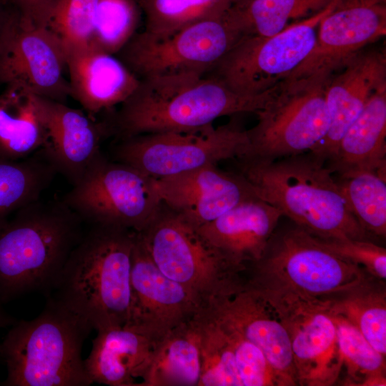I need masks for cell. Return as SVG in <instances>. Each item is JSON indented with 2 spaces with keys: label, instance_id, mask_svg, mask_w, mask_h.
Segmentation results:
<instances>
[{
  "label": "cell",
  "instance_id": "obj_12",
  "mask_svg": "<svg viewBox=\"0 0 386 386\" xmlns=\"http://www.w3.org/2000/svg\"><path fill=\"white\" fill-rule=\"evenodd\" d=\"M226 13L166 35L136 32L118 58L139 79L186 73L205 75L242 37Z\"/></svg>",
  "mask_w": 386,
  "mask_h": 386
},
{
  "label": "cell",
  "instance_id": "obj_6",
  "mask_svg": "<svg viewBox=\"0 0 386 386\" xmlns=\"http://www.w3.org/2000/svg\"><path fill=\"white\" fill-rule=\"evenodd\" d=\"M246 282L264 293L306 299H330L362 283L370 276L320 245L297 226L274 233Z\"/></svg>",
  "mask_w": 386,
  "mask_h": 386
},
{
  "label": "cell",
  "instance_id": "obj_21",
  "mask_svg": "<svg viewBox=\"0 0 386 386\" xmlns=\"http://www.w3.org/2000/svg\"><path fill=\"white\" fill-rule=\"evenodd\" d=\"M281 217L277 208L256 197L198 229L223 257L244 272L262 256Z\"/></svg>",
  "mask_w": 386,
  "mask_h": 386
},
{
  "label": "cell",
  "instance_id": "obj_11",
  "mask_svg": "<svg viewBox=\"0 0 386 386\" xmlns=\"http://www.w3.org/2000/svg\"><path fill=\"white\" fill-rule=\"evenodd\" d=\"M248 145L247 130L233 124L210 125L196 132L143 134L122 139L113 160L161 179L239 159Z\"/></svg>",
  "mask_w": 386,
  "mask_h": 386
},
{
  "label": "cell",
  "instance_id": "obj_26",
  "mask_svg": "<svg viewBox=\"0 0 386 386\" xmlns=\"http://www.w3.org/2000/svg\"><path fill=\"white\" fill-rule=\"evenodd\" d=\"M47 132L39 96L17 84L0 94V158L24 159L42 149Z\"/></svg>",
  "mask_w": 386,
  "mask_h": 386
},
{
  "label": "cell",
  "instance_id": "obj_31",
  "mask_svg": "<svg viewBox=\"0 0 386 386\" xmlns=\"http://www.w3.org/2000/svg\"><path fill=\"white\" fill-rule=\"evenodd\" d=\"M98 0H46L31 18L64 51L91 44Z\"/></svg>",
  "mask_w": 386,
  "mask_h": 386
},
{
  "label": "cell",
  "instance_id": "obj_29",
  "mask_svg": "<svg viewBox=\"0 0 386 386\" xmlns=\"http://www.w3.org/2000/svg\"><path fill=\"white\" fill-rule=\"evenodd\" d=\"M332 0H249L233 4L227 17L242 36H269L324 9Z\"/></svg>",
  "mask_w": 386,
  "mask_h": 386
},
{
  "label": "cell",
  "instance_id": "obj_20",
  "mask_svg": "<svg viewBox=\"0 0 386 386\" xmlns=\"http://www.w3.org/2000/svg\"><path fill=\"white\" fill-rule=\"evenodd\" d=\"M326 89L330 127L324 139L310 152L327 162L334 154L348 127L357 117L371 96L386 85L385 50H362L352 56Z\"/></svg>",
  "mask_w": 386,
  "mask_h": 386
},
{
  "label": "cell",
  "instance_id": "obj_34",
  "mask_svg": "<svg viewBox=\"0 0 386 386\" xmlns=\"http://www.w3.org/2000/svg\"><path fill=\"white\" fill-rule=\"evenodd\" d=\"M231 0H148L139 6L144 31L166 35L192 24L223 16Z\"/></svg>",
  "mask_w": 386,
  "mask_h": 386
},
{
  "label": "cell",
  "instance_id": "obj_24",
  "mask_svg": "<svg viewBox=\"0 0 386 386\" xmlns=\"http://www.w3.org/2000/svg\"><path fill=\"white\" fill-rule=\"evenodd\" d=\"M385 138L386 85H384L371 96L345 132L327 167L340 178L361 172H373L385 179Z\"/></svg>",
  "mask_w": 386,
  "mask_h": 386
},
{
  "label": "cell",
  "instance_id": "obj_38",
  "mask_svg": "<svg viewBox=\"0 0 386 386\" xmlns=\"http://www.w3.org/2000/svg\"><path fill=\"white\" fill-rule=\"evenodd\" d=\"M1 302L0 301V303ZM13 320L4 312L0 305V329L6 325L11 324Z\"/></svg>",
  "mask_w": 386,
  "mask_h": 386
},
{
  "label": "cell",
  "instance_id": "obj_15",
  "mask_svg": "<svg viewBox=\"0 0 386 386\" xmlns=\"http://www.w3.org/2000/svg\"><path fill=\"white\" fill-rule=\"evenodd\" d=\"M385 34L386 1L340 0L320 21L312 51L282 82L328 79Z\"/></svg>",
  "mask_w": 386,
  "mask_h": 386
},
{
  "label": "cell",
  "instance_id": "obj_4",
  "mask_svg": "<svg viewBox=\"0 0 386 386\" xmlns=\"http://www.w3.org/2000/svg\"><path fill=\"white\" fill-rule=\"evenodd\" d=\"M85 222L61 201L40 199L0 227V301L47 293L82 237Z\"/></svg>",
  "mask_w": 386,
  "mask_h": 386
},
{
  "label": "cell",
  "instance_id": "obj_3",
  "mask_svg": "<svg viewBox=\"0 0 386 386\" xmlns=\"http://www.w3.org/2000/svg\"><path fill=\"white\" fill-rule=\"evenodd\" d=\"M325 164L309 152L269 162L238 161L240 174L256 197L309 234L368 239Z\"/></svg>",
  "mask_w": 386,
  "mask_h": 386
},
{
  "label": "cell",
  "instance_id": "obj_22",
  "mask_svg": "<svg viewBox=\"0 0 386 386\" xmlns=\"http://www.w3.org/2000/svg\"><path fill=\"white\" fill-rule=\"evenodd\" d=\"M65 54L70 96L91 117L120 105L139 85L140 79L119 58L92 45Z\"/></svg>",
  "mask_w": 386,
  "mask_h": 386
},
{
  "label": "cell",
  "instance_id": "obj_40",
  "mask_svg": "<svg viewBox=\"0 0 386 386\" xmlns=\"http://www.w3.org/2000/svg\"><path fill=\"white\" fill-rule=\"evenodd\" d=\"M231 1H232V5H233V4H242V3H244V2L248 1L249 0H231Z\"/></svg>",
  "mask_w": 386,
  "mask_h": 386
},
{
  "label": "cell",
  "instance_id": "obj_19",
  "mask_svg": "<svg viewBox=\"0 0 386 386\" xmlns=\"http://www.w3.org/2000/svg\"><path fill=\"white\" fill-rule=\"evenodd\" d=\"M39 105L47 132L41 149L73 186L102 154V140L109 136L106 125L65 103L39 96Z\"/></svg>",
  "mask_w": 386,
  "mask_h": 386
},
{
  "label": "cell",
  "instance_id": "obj_10",
  "mask_svg": "<svg viewBox=\"0 0 386 386\" xmlns=\"http://www.w3.org/2000/svg\"><path fill=\"white\" fill-rule=\"evenodd\" d=\"M62 201L89 224L142 231L162 202L154 179L102 154Z\"/></svg>",
  "mask_w": 386,
  "mask_h": 386
},
{
  "label": "cell",
  "instance_id": "obj_39",
  "mask_svg": "<svg viewBox=\"0 0 386 386\" xmlns=\"http://www.w3.org/2000/svg\"><path fill=\"white\" fill-rule=\"evenodd\" d=\"M5 9V4L0 0V29L4 17Z\"/></svg>",
  "mask_w": 386,
  "mask_h": 386
},
{
  "label": "cell",
  "instance_id": "obj_23",
  "mask_svg": "<svg viewBox=\"0 0 386 386\" xmlns=\"http://www.w3.org/2000/svg\"><path fill=\"white\" fill-rule=\"evenodd\" d=\"M96 331L91 352L84 360L92 383L137 386L136 380H142L150 363L156 340L127 325Z\"/></svg>",
  "mask_w": 386,
  "mask_h": 386
},
{
  "label": "cell",
  "instance_id": "obj_30",
  "mask_svg": "<svg viewBox=\"0 0 386 386\" xmlns=\"http://www.w3.org/2000/svg\"><path fill=\"white\" fill-rule=\"evenodd\" d=\"M56 174L41 149L18 161L0 158V227L9 216L40 199Z\"/></svg>",
  "mask_w": 386,
  "mask_h": 386
},
{
  "label": "cell",
  "instance_id": "obj_8",
  "mask_svg": "<svg viewBox=\"0 0 386 386\" xmlns=\"http://www.w3.org/2000/svg\"><path fill=\"white\" fill-rule=\"evenodd\" d=\"M331 78L281 81L272 99L255 113L257 122L247 130L248 145L237 160L269 162L315 148L330 127L326 89Z\"/></svg>",
  "mask_w": 386,
  "mask_h": 386
},
{
  "label": "cell",
  "instance_id": "obj_33",
  "mask_svg": "<svg viewBox=\"0 0 386 386\" xmlns=\"http://www.w3.org/2000/svg\"><path fill=\"white\" fill-rule=\"evenodd\" d=\"M350 212L370 235L386 234V179L361 172L337 182Z\"/></svg>",
  "mask_w": 386,
  "mask_h": 386
},
{
  "label": "cell",
  "instance_id": "obj_17",
  "mask_svg": "<svg viewBox=\"0 0 386 386\" xmlns=\"http://www.w3.org/2000/svg\"><path fill=\"white\" fill-rule=\"evenodd\" d=\"M205 307L262 350L282 386L298 385L287 332L259 291L244 281L232 292L210 301Z\"/></svg>",
  "mask_w": 386,
  "mask_h": 386
},
{
  "label": "cell",
  "instance_id": "obj_27",
  "mask_svg": "<svg viewBox=\"0 0 386 386\" xmlns=\"http://www.w3.org/2000/svg\"><path fill=\"white\" fill-rule=\"evenodd\" d=\"M383 280L373 277L327 300L330 312L353 325L367 342L386 355V292Z\"/></svg>",
  "mask_w": 386,
  "mask_h": 386
},
{
  "label": "cell",
  "instance_id": "obj_41",
  "mask_svg": "<svg viewBox=\"0 0 386 386\" xmlns=\"http://www.w3.org/2000/svg\"><path fill=\"white\" fill-rule=\"evenodd\" d=\"M134 1L137 4V5H138L139 7V6H140L141 4H142L143 3H144L145 1H148V0H134Z\"/></svg>",
  "mask_w": 386,
  "mask_h": 386
},
{
  "label": "cell",
  "instance_id": "obj_7",
  "mask_svg": "<svg viewBox=\"0 0 386 386\" xmlns=\"http://www.w3.org/2000/svg\"><path fill=\"white\" fill-rule=\"evenodd\" d=\"M137 234L158 269L190 291L203 307L244 281L243 272L223 257L197 227L162 203Z\"/></svg>",
  "mask_w": 386,
  "mask_h": 386
},
{
  "label": "cell",
  "instance_id": "obj_1",
  "mask_svg": "<svg viewBox=\"0 0 386 386\" xmlns=\"http://www.w3.org/2000/svg\"><path fill=\"white\" fill-rule=\"evenodd\" d=\"M279 84L256 96L239 94L217 78L194 73L141 79L117 112L103 119L117 139L150 133L196 132L217 119L264 108Z\"/></svg>",
  "mask_w": 386,
  "mask_h": 386
},
{
  "label": "cell",
  "instance_id": "obj_25",
  "mask_svg": "<svg viewBox=\"0 0 386 386\" xmlns=\"http://www.w3.org/2000/svg\"><path fill=\"white\" fill-rule=\"evenodd\" d=\"M200 341L196 314L156 341L139 386H199Z\"/></svg>",
  "mask_w": 386,
  "mask_h": 386
},
{
  "label": "cell",
  "instance_id": "obj_13",
  "mask_svg": "<svg viewBox=\"0 0 386 386\" xmlns=\"http://www.w3.org/2000/svg\"><path fill=\"white\" fill-rule=\"evenodd\" d=\"M4 4L0 29V82L20 85L39 96L65 103L70 87L64 74V49L31 18Z\"/></svg>",
  "mask_w": 386,
  "mask_h": 386
},
{
  "label": "cell",
  "instance_id": "obj_37",
  "mask_svg": "<svg viewBox=\"0 0 386 386\" xmlns=\"http://www.w3.org/2000/svg\"><path fill=\"white\" fill-rule=\"evenodd\" d=\"M3 3L17 9L22 14L31 16L46 0H1Z\"/></svg>",
  "mask_w": 386,
  "mask_h": 386
},
{
  "label": "cell",
  "instance_id": "obj_28",
  "mask_svg": "<svg viewBox=\"0 0 386 386\" xmlns=\"http://www.w3.org/2000/svg\"><path fill=\"white\" fill-rule=\"evenodd\" d=\"M197 317L201 336L199 386H242L233 328L207 307H202Z\"/></svg>",
  "mask_w": 386,
  "mask_h": 386
},
{
  "label": "cell",
  "instance_id": "obj_2",
  "mask_svg": "<svg viewBox=\"0 0 386 386\" xmlns=\"http://www.w3.org/2000/svg\"><path fill=\"white\" fill-rule=\"evenodd\" d=\"M89 225L46 294L92 330L123 326L129 316L136 232Z\"/></svg>",
  "mask_w": 386,
  "mask_h": 386
},
{
  "label": "cell",
  "instance_id": "obj_35",
  "mask_svg": "<svg viewBox=\"0 0 386 386\" xmlns=\"http://www.w3.org/2000/svg\"><path fill=\"white\" fill-rule=\"evenodd\" d=\"M140 10L134 0H98L90 45L117 54L137 32Z\"/></svg>",
  "mask_w": 386,
  "mask_h": 386
},
{
  "label": "cell",
  "instance_id": "obj_16",
  "mask_svg": "<svg viewBox=\"0 0 386 386\" xmlns=\"http://www.w3.org/2000/svg\"><path fill=\"white\" fill-rule=\"evenodd\" d=\"M202 307L190 291L158 269L136 232L132 254L130 310L124 325L157 341Z\"/></svg>",
  "mask_w": 386,
  "mask_h": 386
},
{
  "label": "cell",
  "instance_id": "obj_42",
  "mask_svg": "<svg viewBox=\"0 0 386 386\" xmlns=\"http://www.w3.org/2000/svg\"><path fill=\"white\" fill-rule=\"evenodd\" d=\"M384 1H386V0H384Z\"/></svg>",
  "mask_w": 386,
  "mask_h": 386
},
{
  "label": "cell",
  "instance_id": "obj_32",
  "mask_svg": "<svg viewBox=\"0 0 386 386\" xmlns=\"http://www.w3.org/2000/svg\"><path fill=\"white\" fill-rule=\"evenodd\" d=\"M331 315L336 326L343 370L346 372L344 385L385 386V357L374 349L353 325L340 316Z\"/></svg>",
  "mask_w": 386,
  "mask_h": 386
},
{
  "label": "cell",
  "instance_id": "obj_14",
  "mask_svg": "<svg viewBox=\"0 0 386 386\" xmlns=\"http://www.w3.org/2000/svg\"><path fill=\"white\" fill-rule=\"evenodd\" d=\"M259 292L287 332L297 385L330 386L336 383L343 366L327 300Z\"/></svg>",
  "mask_w": 386,
  "mask_h": 386
},
{
  "label": "cell",
  "instance_id": "obj_18",
  "mask_svg": "<svg viewBox=\"0 0 386 386\" xmlns=\"http://www.w3.org/2000/svg\"><path fill=\"white\" fill-rule=\"evenodd\" d=\"M154 182L162 203L197 227L256 197L240 174L223 172L217 165L154 179Z\"/></svg>",
  "mask_w": 386,
  "mask_h": 386
},
{
  "label": "cell",
  "instance_id": "obj_9",
  "mask_svg": "<svg viewBox=\"0 0 386 386\" xmlns=\"http://www.w3.org/2000/svg\"><path fill=\"white\" fill-rule=\"evenodd\" d=\"M340 0L269 36L241 37L210 71L234 92L256 96L282 81L312 51L320 21ZM209 71V72H210Z\"/></svg>",
  "mask_w": 386,
  "mask_h": 386
},
{
  "label": "cell",
  "instance_id": "obj_36",
  "mask_svg": "<svg viewBox=\"0 0 386 386\" xmlns=\"http://www.w3.org/2000/svg\"><path fill=\"white\" fill-rule=\"evenodd\" d=\"M312 236V235H311ZM322 247L363 268L370 276L386 279V249L369 239H322L313 237Z\"/></svg>",
  "mask_w": 386,
  "mask_h": 386
},
{
  "label": "cell",
  "instance_id": "obj_5",
  "mask_svg": "<svg viewBox=\"0 0 386 386\" xmlns=\"http://www.w3.org/2000/svg\"><path fill=\"white\" fill-rule=\"evenodd\" d=\"M92 328L56 300L47 297L38 317L14 325L0 344L7 386H89L81 357Z\"/></svg>",
  "mask_w": 386,
  "mask_h": 386
}]
</instances>
